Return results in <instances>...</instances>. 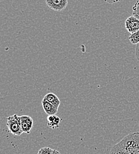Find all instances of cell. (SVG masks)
Segmentation results:
<instances>
[{
    "label": "cell",
    "mask_w": 139,
    "mask_h": 154,
    "mask_svg": "<svg viewBox=\"0 0 139 154\" xmlns=\"http://www.w3.org/2000/svg\"><path fill=\"white\" fill-rule=\"evenodd\" d=\"M54 149H52L50 147H43L41 148L38 154H52Z\"/></svg>",
    "instance_id": "7c38bea8"
},
{
    "label": "cell",
    "mask_w": 139,
    "mask_h": 154,
    "mask_svg": "<svg viewBox=\"0 0 139 154\" xmlns=\"http://www.w3.org/2000/svg\"><path fill=\"white\" fill-rule=\"evenodd\" d=\"M48 126L53 129L59 128L62 120L61 118L56 115L49 116L47 118Z\"/></svg>",
    "instance_id": "52a82bcc"
},
{
    "label": "cell",
    "mask_w": 139,
    "mask_h": 154,
    "mask_svg": "<svg viewBox=\"0 0 139 154\" xmlns=\"http://www.w3.org/2000/svg\"><path fill=\"white\" fill-rule=\"evenodd\" d=\"M135 54H136V57L137 60L139 62V43L136 45Z\"/></svg>",
    "instance_id": "4fadbf2b"
},
{
    "label": "cell",
    "mask_w": 139,
    "mask_h": 154,
    "mask_svg": "<svg viewBox=\"0 0 139 154\" xmlns=\"http://www.w3.org/2000/svg\"><path fill=\"white\" fill-rule=\"evenodd\" d=\"M7 120V126L11 134L15 136H20L23 133L21 128L20 116L17 115H14L8 116Z\"/></svg>",
    "instance_id": "7a4b0ae2"
},
{
    "label": "cell",
    "mask_w": 139,
    "mask_h": 154,
    "mask_svg": "<svg viewBox=\"0 0 139 154\" xmlns=\"http://www.w3.org/2000/svg\"><path fill=\"white\" fill-rule=\"evenodd\" d=\"M44 100H46L47 101L53 105L56 108L58 109L60 104V101L59 97L57 96L56 94L52 93H47L46 95L43 98Z\"/></svg>",
    "instance_id": "ba28073f"
},
{
    "label": "cell",
    "mask_w": 139,
    "mask_h": 154,
    "mask_svg": "<svg viewBox=\"0 0 139 154\" xmlns=\"http://www.w3.org/2000/svg\"><path fill=\"white\" fill-rule=\"evenodd\" d=\"M133 16L139 20V1L136 2L133 7Z\"/></svg>",
    "instance_id": "8fae6325"
},
{
    "label": "cell",
    "mask_w": 139,
    "mask_h": 154,
    "mask_svg": "<svg viewBox=\"0 0 139 154\" xmlns=\"http://www.w3.org/2000/svg\"><path fill=\"white\" fill-rule=\"evenodd\" d=\"M61 154L60 153L59 151H58V150H56V149H54V151H53V154Z\"/></svg>",
    "instance_id": "5bb4252c"
},
{
    "label": "cell",
    "mask_w": 139,
    "mask_h": 154,
    "mask_svg": "<svg viewBox=\"0 0 139 154\" xmlns=\"http://www.w3.org/2000/svg\"><path fill=\"white\" fill-rule=\"evenodd\" d=\"M21 128L23 133L29 134L33 128V120L30 116H20Z\"/></svg>",
    "instance_id": "5b68a950"
},
{
    "label": "cell",
    "mask_w": 139,
    "mask_h": 154,
    "mask_svg": "<svg viewBox=\"0 0 139 154\" xmlns=\"http://www.w3.org/2000/svg\"><path fill=\"white\" fill-rule=\"evenodd\" d=\"M41 104L44 111L48 116L56 115L58 111V109L56 108L53 105L47 101L44 98L41 101Z\"/></svg>",
    "instance_id": "8992f818"
},
{
    "label": "cell",
    "mask_w": 139,
    "mask_h": 154,
    "mask_svg": "<svg viewBox=\"0 0 139 154\" xmlns=\"http://www.w3.org/2000/svg\"><path fill=\"white\" fill-rule=\"evenodd\" d=\"M125 27L130 35L136 33L139 30V20L133 16L129 17L125 21Z\"/></svg>",
    "instance_id": "3957f363"
},
{
    "label": "cell",
    "mask_w": 139,
    "mask_h": 154,
    "mask_svg": "<svg viewBox=\"0 0 139 154\" xmlns=\"http://www.w3.org/2000/svg\"><path fill=\"white\" fill-rule=\"evenodd\" d=\"M105 2H108V3H109V4H113V3H115V2H117V1H105Z\"/></svg>",
    "instance_id": "9a60e30c"
},
{
    "label": "cell",
    "mask_w": 139,
    "mask_h": 154,
    "mask_svg": "<svg viewBox=\"0 0 139 154\" xmlns=\"http://www.w3.org/2000/svg\"><path fill=\"white\" fill-rule=\"evenodd\" d=\"M46 3L52 10L62 11L66 8L68 1L67 0H47Z\"/></svg>",
    "instance_id": "277c9868"
},
{
    "label": "cell",
    "mask_w": 139,
    "mask_h": 154,
    "mask_svg": "<svg viewBox=\"0 0 139 154\" xmlns=\"http://www.w3.org/2000/svg\"><path fill=\"white\" fill-rule=\"evenodd\" d=\"M119 144L128 154H139V132L129 134Z\"/></svg>",
    "instance_id": "6da1fadb"
},
{
    "label": "cell",
    "mask_w": 139,
    "mask_h": 154,
    "mask_svg": "<svg viewBox=\"0 0 139 154\" xmlns=\"http://www.w3.org/2000/svg\"><path fill=\"white\" fill-rule=\"evenodd\" d=\"M110 154H128L117 143L111 149Z\"/></svg>",
    "instance_id": "9c48e42d"
},
{
    "label": "cell",
    "mask_w": 139,
    "mask_h": 154,
    "mask_svg": "<svg viewBox=\"0 0 139 154\" xmlns=\"http://www.w3.org/2000/svg\"><path fill=\"white\" fill-rule=\"evenodd\" d=\"M129 40L133 45H137L139 43V30L136 33L130 35L129 36Z\"/></svg>",
    "instance_id": "30bf717a"
}]
</instances>
